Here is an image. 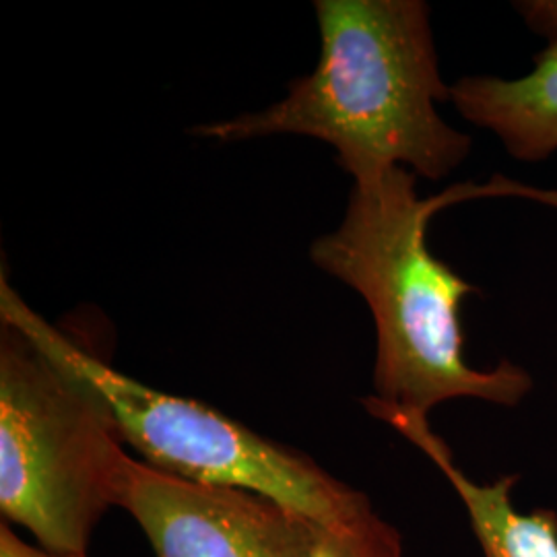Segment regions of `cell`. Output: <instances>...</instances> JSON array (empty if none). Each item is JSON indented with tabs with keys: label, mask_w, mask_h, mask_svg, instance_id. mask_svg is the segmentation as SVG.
Segmentation results:
<instances>
[{
	"label": "cell",
	"mask_w": 557,
	"mask_h": 557,
	"mask_svg": "<svg viewBox=\"0 0 557 557\" xmlns=\"http://www.w3.org/2000/svg\"><path fill=\"white\" fill-rule=\"evenodd\" d=\"M416 182L405 168L354 182L345 220L310 248L314 264L356 289L374 317V395L363 405L374 418H428L453 398L517 407L533 379L506 359L494 370L465 361L460 304L479 289L430 252L428 227L442 209L465 200L524 197L557 209V190L496 174L421 199Z\"/></svg>",
	"instance_id": "cell-1"
},
{
	"label": "cell",
	"mask_w": 557,
	"mask_h": 557,
	"mask_svg": "<svg viewBox=\"0 0 557 557\" xmlns=\"http://www.w3.org/2000/svg\"><path fill=\"white\" fill-rule=\"evenodd\" d=\"M320 60L262 112L200 124V139L238 143L304 135L337 151L354 178L391 168L416 176H448L471 151L436 103L450 100L440 77L430 9L421 0H317Z\"/></svg>",
	"instance_id": "cell-2"
},
{
	"label": "cell",
	"mask_w": 557,
	"mask_h": 557,
	"mask_svg": "<svg viewBox=\"0 0 557 557\" xmlns=\"http://www.w3.org/2000/svg\"><path fill=\"white\" fill-rule=\"evenodd\" d=\"M98 388L17 326L0 329V510L41 549L85 556L124 458Z\"/></svg>",
	"instance_id": "cell-3"
},
{
	"label": "cell",
	"mask_w": 557,
	"mask_h": 557,
	"mask_svg": "<svg viewBox=\"0 0 557 557\" xmlns=\"http://www.w3.org/2000/svg\"><path fill=\"white\" fill-rule=\"evenodd\" d=\"M0 320L89 380L110 405L124 444L143 462L174 478L248 490L275 499L322 527L372 510L361 492L333 478L312 458L262 438L244 423L193 398L168 395L114 370L32 310L0 278Z\"/></svg>",
	"instance_id": "cell-4"
},
{
	"label": "cell",
	"mask_w": 557,
	"mask_h": 557,
	"mask_svg": "<svg viewBox=\"0 0 557 557\" xmlns=\"http://www.w3.org/2000/svg\"><path fill=\"white\" fill-rule=\"evenodd\" d=\"M114 506L137 520L156 557H310L317 522L248 490L168 475L124 455Z\"/></svg>",
	"instance_id": "cell-5"
},
{
	"label": "cell",
	"mask_w": 557,
	"mask_h": 557,
	"mask_svg": "<svg viewBox=\"0 0 557 557\" xmlns=\"http://www.w3.org/2000/svg\"><path fill=\"white\" fill-rule=\"evenodd\" d=\"M379 419L413 442L450 481L469 515L483 557H557V515L549 508L520 512L512 499L518 475L478 483L458 469L453 453L432 432L428 418L386 413Z\"/></svg>",
	"instance_id": "cell-6"
},
{
	"label": "cell",
	"mask_w": 557,
	"mask_h": 557,
	"mask_svg": "<svg viewBox=\"0 0 557 557\" xmlns=\"http://www.w3.org/2000/svg\"><path fill=\"white\" fill-rule=\"evenodd\" d=\"M450 100L469 122L496 133L515 160H547L557 151V40L539 52L529 75L462 77Z\"/></svg>",
	"instance_id": "cell-7"
},
{
	"label": "cell",
	"mask_w": 557,
	"mask_h": 557,
	"mask_svg": "<svg viewBox=\"0 0 557 557\" xmlns=\"http://www.w3.org/2000/svg\"><path fill=\"white\" fill-rule=\"evenodd\" d=\"M310 557H405V549L397 529L372 508L343 524H317Z\"/></svg>",
	"instance_id": "cell-8"
},
{
	"label": "cell",
	"mask_w": 557,
	"mask_h": 557,
	"mask_svg": "<svg viewBox=\"0 0 557 557\" xmlns=\"http://www.w3.org/2000/svg\"><path fill=\"white\" fill-rule=\"evenodd\" d=\"M520 15L524 21L549 41L557 40V0H535L518 2Z\"/></svg>",
	"instance_id": "cell-9"
},
{
	"label": "cell",
	"mask_w": 557,
	"mask_h": 557,
	"mask_svg": "<svg viewBox=\"0 0 557 557\" xmlns=\"http://www.w3.org/2000/svg\"><path fill=\"white\" fill-rule=\"evenodd\" d=\"M0 557H87V556H57L41 547H34L17 537V533L2 522L0 524Z\"/></svg>",
	"instance_id": "cell-10"
}]
</instances>
